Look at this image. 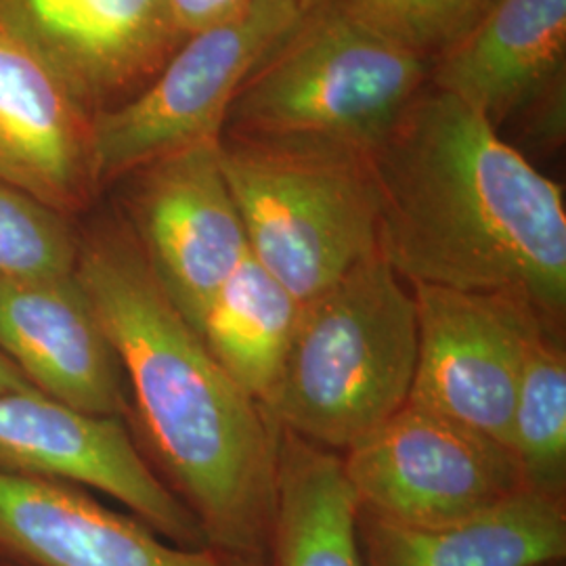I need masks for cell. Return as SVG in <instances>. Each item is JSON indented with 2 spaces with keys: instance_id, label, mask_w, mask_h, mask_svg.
Here are the masks:
<instances>
[{
  "instance_id": "1",
  "label": "cell",
  "mask_w": 566,
  "mask_h": 566,
  "mask_svg": "<svg viewBox=\"0 0 566 566\" xmlns=\"http://www.w3.org/2000/svg\"><path fill=\"white\" fill-rule=\"evenodd\" d=\"M76 277L116 348L126 424L149 464L206 546L269 558L280 426L182 319L116 208L78 229Z\"/></svg>"
},
{
  "instance_id": "2",
  "label": "cell",
  "mask_w": 566,
  "mask_h": 566,
  "mask_svg": "<svg viewBox=\"0 0 566 566\" xmlns=\"http://www.w3.org/2000/svg\"><path fill=\"white\" fill-rule=\"evenodd\" d=\"M369 160L378 252L407 285L514 296L565 334V193L483 112L430 86Z\"/></svg>"
},
{
  "instance_id": "3",
  "label": "cell",
  "mask_w": 566,
  "mask_h": 566,
  "mask_svg": "<svg viewBox=\"0 0 566 566\" xmlns=\"http://www.w3.org/2000/svg\"><path fill=\"white\" fill-rule=\"evenodd\" d=\"M416 355L411 287L376 252L301 304L264 409L282 430L343 455L407 403Z\"/></svg>"
},
{
  "instance_id": "4",
  "label": "cell",
  "mask_w": 566,
  "mask_h": 566,
  "mask_svg": "<svg viewBox=\"0 0 566 566\" xmlns=\"http://www.w3.org/2000/svg\"><path fill=\"white\" fill-rule=\"evenodd\" d=\"M219 154L250 254L301 303L378 252L369 151L315 137L223 133Z\"/></svg>"
},
{
  "instance_id": "5",
  "label": "cell",
  "mask_w": 566,
  "mask_h": 566,
  "mask_svg": "<svg viewBox=\"0 0 566 566\" xmlns=\"http://www.w3.org/2000/svg\"><path fill=\"white\" fill-rule=\"evenodd\" d=\"M430 70V61L322 4L243 84L223 133L315 137L371 151L424 91Z\"/></svg>"
},
{
  "instance_id": "6",
  "label": "cell",
  "mask_w": 566,
  "mask_h": 566,
  "mask_svg": "<svg viewBox=\"0 0 566 566\" xmlns=\"http://www.w3.org/2000/svg\"><path fill=\"white\" fill-rule=\"evenodd\" d=\"M296 0H250L168 55L130 97L93 118L99 189L198 143L219 142L243 84L304 20Z\"/></svg>"
},
{
  "instance_id": "7",
  "label": "cell",
  "mask_w": 566,
  "mask_h": 566,
  "mask_svg": "<svg viewBox=\"0 0 566 566\" xmlns=\"http://www.w3.org/2000/svg\"><path fill=\"white\" fill-rule=\"evenodd\" d=\"M340 462L357 507L399 525H458L526 491L506 446L411 403Z\"/></svg>"
},
{
  "instance_id": "8",
  "label": "cell",
  "mask_w": 566,
  "mask_h": 566,
  "mask_svg": "<svg viewBox=\"0 0 566 566\" xmlns=\"http://www.w3.org/2000/svg\"><path fill=\"white\" fill-rule=\"evenodd\" d=\"M409 287L416 301L418 355L407 403L507 447L526 357L542 334L560 332L514 296Z\"/></svg>"
},
{
  "instance_id": "9",
  "label": "cell",
  "mask_w": 566,
  "mask_h": 566,
  "mask_svg": "<svg viewBox=\"0 0 566 566\" xmlns=\"http://www.w3.org/2000/svg\"><path fill=\"white\" fill-rule=\"evenodd\" d=\"M219 142L185 147L118 181L116 210L166 296L198 334L212 298L250 254Z\"/></svg>"
},
{
  "instance_id": "10",
  "label": "cell",
  "mask_w": 566,
  "mask_h": 566,
  "mask_svg": "<svg viewBox=\"0 0 566 566\" xmlns=\"http://www.w3.org/2000/svg\"><path fill=\"white\" fill-rule=\"evenodd\" d=\"M0 472L102 491L164 539L206 546L198 521L122 418L84 413L41 392L0 395Z\"/></svg>"
},
{
  "instance_id": "11",
  "label": "cell",
  "mask_w": 566,
  "mask_h": 566,
  "mask_svg": "<svg viewBox=\"0 0 566 566\" xmlns=\"http://www.w3.org/2000/svg\"><path fill=\"white\" fill-rule=\"evenodd\" d=\"M0 23L93 114L130 97L179 46L168 0H0Z\"/></svg>"
},
{
  "instance_id": "12",
  "label": "cell",
  "mask_w": 566,
  "mask_h": 566,
  "mask_svg": "<svg viewBox=\"0 0 566 566\" xmlns=\"http://www.w3.org/2000/svg\"><path fill=\"white\" fill-rule=\"evenodd\" d=\"M93 118L70 84L0 23V182L70 219L88 212L102 193Z\"/></svg>"
},
{
  "instance_id": "13",
  "label": "cell",
  "mask_w": 566,
  "mask_h": 566,
  "mask_svg": "<svg viewBox=\"0 0 566 566\" xmlns=\"http://www.w3.org/2000/svg\"><path fill=\"white\" fill-rule=\"evenodd\" d=\"M0 556L21 566H273L271 558L177 546L86 489L0 472Z\"/></svg>"
},
{
  "instance_id": "14",
  "label": "cell",
  "mask_w": 566,
  "mask_h": 566,
  "mask_svg": "<svg viewBox=\"0 0 566 566\" xmlns=\"http://www.w3.org/2000/svg\"><path fill=\"white\" fill-rule=\"evenodd\" d=\"M0 353L44 397L126 422L120 361L76 271L0 282Z\"/></svg>"
},
{
  "instance_id": "15",
  "label": "cell",
  "mask_w": 566,
  "mask_h": 566,
  "mask_svg": "<svg viewBox=\"0 0 566 566\" xmlns=\"http://www.w3.org/2000/svg\"><path fill=\"white\" fill-rule=\"evenodd\" d=\"M566 0H495L432 63L434 88L500 126L565 82Z\"/></svg>"
},
{
  "instance_id": "16",
  "label": "cell",
  "mask_w": 566,
  "mask_h": 566,
  "mask_svg": "<svg viewBox=\"0 0 566 566\" xmlns=\"http://www.w3.org/2000/svg\"><path fill=\"white\" fill-rule=\"evenodd\" d=\"M364 566H544L566 560V502L523 491L449 526H409L357 507Z\"/></svg>"
},
{
  "instance_id": "17",
  "label": "cell",
  "mask_w": 566,
  "mask_h": 566,
  "mask_svg": "<svg viewBox=\"0 0 566 566\" xmlns=\"http://www.w3.org/2000/svg\"><path fill=\"white\" fill-rule=\"evenodd\" d=\"M273 566H364L340 455L280 428Z\"/></svg>"
},
{
  "instance_id": "18",
  "label": "cell",
  "mask_w": 566,
  "mask_h": 566,
  "mask_svg": "<svg viewBox=\"0 0 566 566\" xmlns=\"http://www.w3.org/2000/svg\"><path fill=\"white\" fill-rule=\"evenodd\" d=\"M301 304L248 254L203 315L200 338L206 348L224 374L263 407L277 385Z\"/></svg>"
},
{
  "instance_id": "19",
  "label": "cell",
  "mask_w": 566,
  "mask_h": 566,
  "mask_svg": "<svg viewBox=\"0 0 566 566\" xmlns=\"http://www.w3.org/2000/svg\"><path fill=\"white\" fill-rule=\"evenodd\" d=\"M507 449L528 491L566 502V348L546 332L533 344L516 390Z\"/></svg>"
},
{
  "instance_id": "20",
  "label": "cell",
  "mask_w": 566,
  "mask_h": 566,
  "mask_svg": "<svg viewBox=\"0 0 566 566\" xmlns=\"http://www.w3.org/2000/svg\"><path fill=\"white\" fill-rule=\"evenodd\" d=\"M78 229L76 219L0 182V282L74 273Z\"/></svg>"
},
{
  "instance_id": "21",
  "label": "cell",
  "mask_w": 566,
  "mask_h": 566,
  "mask_svg": "<svg viewBox=\"0 0 566 566\" xmlns=\"http://www.w3.org/2000/svg\"><path fill=\"white\" fill-rule=\"evenodd\" d=\"M495 0H329L346 18L434 63Z\"/></svg>"
},
{
  "instance_id": "22",
  "label": "cell",
  "mask_w": 566,
  "mask_h": 566,
  "mask_svg": "<svg viewBox=\"0 0 566 566\" xmlns=\"http://www.w3.org/2000/svg\"><path fill=\"white\" fill-rule=\"evenodd\" d=\"M248 2L250 0H168L177 41L181 44L187 36L233 18Z\"/></svg>"
},
{
  "instance_id": "23",
  "label": "cell",
  "mask_w": 566,
  "mask_h": 566,
  "mask_svg": "<svg viewBox=\"0 0 566 566\" xmlns=\"http://www.w3.org/2000/svg\"><path fill=\"white\" fill-rule=\"evenodd\" d=\"M7 392H39V390L30 385L21 376L20 369L0 353V395H7Z\"/></svg>"
},
{
  "instance_id": "24",
  "label": "cell",
  "mask_w": 566,
  "mask_h": 566,
  "mask_svg": "<svg viewBox=\"0 0 566 566\" xmlns=\"http://www.w3.org/2000/svg\"><path fill=\"white\" fill-rule=\"evenodd\" d=\"M296 2H298V7L303 9L304 13H311V11H315L317 7H322L329 0H296Z\"/></svg>"
},
{
  "instance_id": "25",
  "label": "cell",
  "mask_w": 566,
  "mask_h": 566,
  "mask_svg": "<svg viewBox=\"0 0 566 566\" xmlns=\"http://www.w3.org/2000/svg\"><path fill=\"white\" fill-rule=\"evenodd\" d=\"M0 566H21L18 563H13V560H9V558H4V556H0Z\"/></svg>"
},
{
  "instance_id": "26",
  "label": "cell",
  "mask_w": 566,
  "mask_h": 566,
  "mask_svg": "<svg viewBox=\"0 0 566 566\" xmlns=\"http://www.w3.org/2000/svg\"><path fill=\"white\" fill-rule=\"evenodd\" d=\"M544 566H566V560H560V563H549V565Z\"/></svg>"
}]
</instances>
